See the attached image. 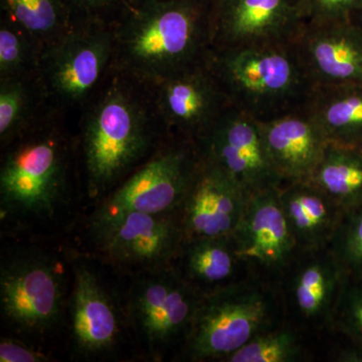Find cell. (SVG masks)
Returning a JSON list of instances; mask_svg holds the SVG:
<instances>
[{
	"instance_id": "1",
	"label": "cell",
	"mask_w": 362,
	"mask_h": 362,
	"mask_svg": "<svg viewBox=\"0 0 362 362\" xmlns=\"http://www.w3.org/2000/svg\"><path fill=\"white\" fill-rule=\"evenodd\" d=\"M112 71L113 77L90 100L77 148L85 194L97 202L169 137L149 88Z\"/></svg>"
},
{
	"instance_id": "2",
	"label": "cell",
	"mask_w": 362,
	"mask_h": 362,
	"mask_svg": "<svg viewBox=\"0 0 362 362\" xmlns=\"http://www.w3.org/2000/svg\"><path fill=\"white\" fill-rule=\"evenodd\" d=\"M0 164L2 232L18 235L59 225L75 201L77 145L52 118L4 147Z\"/></svg>"
},
{
	"instance_id": "3",
	"label": "cell",
	"mask_w": 362,
	"mask_h": 362,
	"mask_svg": "<svg viewBox=\"0 0 362 362\" xmlns=\"http://www.w3.org/2000/svg\"><path fill=\"white\" fill-rule=\"evenodd\" d=\"M214 0H132L114 21L112 69L149 87L209 61Z\"/></svg>"
},
{
	"instance_id": "4",
	"label": "cell",
	"mask_w": 362,
	"mask_h": 362,
	"mask_svg": "<svg viewBox=\"0 0 362 362\" xmlns=\"http://www.w3.org/2000/svg\"><path fill=\"white\" fill-rule=\"evenodd\" d=\"M209 66L228 104L259 122L303 108L316 90L294 40L214 49Z\"/></svg>"
},
{
	"instance_id": "5",
	"label": "cell",
	"mask_w": 362,
	"mask_h": 362,
	"mask_svg": "<svg viewBox=\"0 0 362 362\" xmlns=\"http://www.w3.org/2000/svg\"><path fill=\"white\" fill-rule=\"evenodd\" d=\"M64 270L56 256L35 247L1 259V318L20 337L42 339L65 324L70 293Z\"/></svg>"
},
{
	"instance_id": "6",
	"label": "cell",
	"mask_w": 362,
	"mask_h": 362,
	"mask_svg": "<svg viewBox=\"0 0 362 362\" xmlns=\"http://www.w3.org/2000/svg\"><path fill=\"white\" fill-rule=\"evenodd\" d=\"M115 44L113 23L76 21L42 49L37 81L45 100L59 106L90 101L112 70Z\"/></svg>"
},
{
	"instance_id": "7",
	"label": "cell",
	"mask_w": 362,
	"mask_h": 362,
	"mask_svg": "<svg viewBox=\"0 0 362 362\" xmlns=\"http://www.w3.org/2000/svg\"><path fill=\"white\" fill-rule=\"evenodd\" d=\"M275 305L271 293L255 282H233L202 293L185 354L195 361L230 356L262 331L272 327Z\"/></svg>"
},
{
	"instance_id": "8",
	"label": "cell",
	"mask_w": 362,
	"mask_h": 362,
	"mask_svg": "<svg viewBox=\"0 0 362 362\" xmlns=\"http://www.w3.org/2000/svg\"><path fill=\"white\" fill-rule=\"evenodd\" d=\"M90 247L102 261L133 275L175 265L185 240L177 214L93 211Z\"/></svg>"
},
{
	"instance_id": "9",
	"label": "cell",
	"mask_w": 362,
	"mask_h": 362,
	"mask_svg": "<svg viewBox=\"0 0 362 362\" xmlns=\"http://www.w3.org/2000/svg\"><path fill=\"white\" fill-rule=\"evenodd\" d=\"M125 315L148 352L158 356L185 341L202 293L175 265L134 276Z\"/></svg>"
},
{
	"instance_id": "10",
	"label": "cell",
	"mask_w": 362,
	"mask_h": 362,
	"mask_svg": "<svg viewBox=\"0 0 362 362\" xmlns=\"http://www.w3.org/2000/svg\"><path fill=\"white\" fill-rule=\"evenodd\" d=\"M199 158L197 142L169 136L146 161L97 202L95 211L177 214Z\"/></svg>"
},
{
	"instance_id": "11",
	"label": "cell",
	"mask_w": 362,
	"mask_h": 362,
	"mask_svg": "<svg viewBox=\"0 0 362 362\" xmlns=\"http://www.w3.org/2000/svg\"><path fill=\"white\" fill-rule=\"evenodd\" d=\"M197 145L202 156L247 197L283 185L269 156L261 123L230 105Z\"/></svg>"
},
{
	"instance_id": "12",
	"label": "cell",
	"mask_w": 362,
	"mask_h": 362,
	"mask_svg": "<svg viewBox=\"0 0 362 362\" xmlns=\"http://www.w3.org/2000/svg\"><path fill=\"white\" fill-rule=\"evenodd\" d=\"M148 88L168 135L197 143L230 106L209 61Z\"/></svg>"
},
{
	"instance_id": "13",
	"label": "cell",
	"mask_w": 362,
	"mask_h": 362,
	"mask_svg": "<svg viewBox=\"0 0 362 362\" xmlns=\"http://www.w3.org/2000/svg\"><path fill=\"white\" fill-rule=\"evenodd\" d=\"M247 199L225 173L201 153L177 213L185 243L232 235Z\"/></svg>"
},
{
	"instance_id": "14",
	"label": "cell",
	"mask_w": 362,
	"mask_h": 362,
	"mask_svg": "<svg viewBox=\"0 0 362 362\" xmlns=\"http://www.w3.org/2000/svg\"><path fill=\"white\" fill-rule=\"evenodd\" d=\"M303 23L299 0H214L213 51L289 42Z\"/></svg>"
},
{
	"instance_id": "15",
	"label": "cell",
	"mask_w": 362,
	"mask_h": 362,
	"mask_svg": "<svg viewBox=\"0 0 362 362\" xmlns=\"http://www.w3.org/2000/svg\"><path fill=\"white\" fill-rule=\"evenodd\" d=\"M278 190L272 188L250 195L239 225L230 235L240 263L266 273L285 270L300 251Z\"/></svg>"
},
{
	"instance_id": "16",
	"label": "cell",
	"mask_w": 362,
	"mask_h": 362,
	"mask_svg": "<svg viewBox=\"0 0 362 362\" xmlns=\"http://www.w3.org/2000/svg\"><path fill=\"white\" fill-rule=\"evenodd\" d=\"M294 42L316 89L362 85V28L351 20L304 23Z\"/></svg>"
},
{
	"instance_id": "17",
	"label": "cell",
	"mask_w": 362,
	"mask_h": 362,
	"mask_svg": "<svg viewBox=\"0 0 362 362\" xmlns=\"http://www.w3.org/2000/svg\"><path fill=\"white\" fill-rule=\"evenodd\" d=\"M68 325L74 349L84 356H99L116 349L124 318L108 288L84 263L73 268Z\"/></svg>"
},
{
	"instance_id": "18",
	"label": "cell",
	"mask_w": 362,
	"mask_h": 362,
	"mask_svg": "<svg viewBox=\"0 0 362 362\" xmlns=\"http://www.w3.org/2000/svg\"><path fill=\"white\" fill-rule=\"evenodd\" d=\"M259 123L269 156L283 185L309 180L329 142L308 105Z\"/></svg>"
},
{
	"instance_id": "19",
	"label": "cell",
	"mask_w": 362,
	"mask_h": 362,
	"mask_svg": "<svg viewBox=\"0 0 362 362\" xmlns=\"http://www.w3.org/2000/svg\"><path fill=\"white\" fill-rule=\"evenodd\" d=\"M278 194L300 251L327 249L343 214L335 202L309 180L284 183Z\"/></svg>"
},
{
	"instance_id": "20",
	"label": "cell",
	"mask_w": 362,
	"mask_h": 362,
	"mask_svg": "<svg viewBox=\"0 0 362 362\" xmlns=\"http://www.w3.org/2000/svg\"><path fill=\"white\" fill-rule=\"evenodd\" d=\"M308 252L293 278L292 302L305 320L329 323L344 275L327 250Z\"/></svg>"
},
{
	"instance_id": "21",
	"label": "cell",
	"mask_w": 362,
	"mask_h": 362,
	"mask_svg": "<svg viewBox=\"0 0 362 362\" xmlns=\"http://www.w3.org/2000/svg\"><path fill=\"white\" fill-rule=\"evenodd\" d=\"M331 144H362V85L317 88L308 104Z\"/></svg>"
},
{
	"instance_id": "22",
	"label": "cell",
	"mask_w": 362,
	"mask_h": 362,
	"mask_svg": "<svg viewBox=\"0 0 362 362\" xmlns=\"http://www.w3.org/2000/svg\"><path fill=\"white\" fill-rule=\"evenodd\" d=\"M239 264L230 237L185 243L175 266L202 293L235 282Z\"/></svg>"
},
{
	"instance_id": "23",
	"label": "cell",
	"mask_w": 362,
	"mask_h": 362,
	"mask_svg": "<svg viewBox=\"0 0 362 362\" xmlns=\"http://www.w3.org/2000/svg\"><path fill=\"white\" fill-rule=\"evenodd\" d=\"M329 197L342 213L362 204V151L331 144L309 180Z\"/></svg>"
},
{
	"instance_id": "24",
	"label": "cell",
	"mask_w": 362,
	"mask_h": 362,
	"mask_svg": "<svg viewBox=\"0 0 362 362\" xmlns=\"http://www.w3.org/2000/svg\"><path fill=\"white\" fill-rule=\"evenodd\" d=\"M1 16L20 26L42 49L78 21L69 0H1Z\"/></svg>"
},
{
	"instance_id": "25",
	"label": "cell",
	"mask_w": 362,
	"mask_h": 362,
	"mask_svg": "<svg viewBox=\"0 0 362 362\" xmlns=\"http://www.w3.org/2000/svg\"><path fill=\"white\" fill-rule=\"evenodd\" d=\"M45 101L35 77L0 78V141L2 148L32 127Z\"/></svg>"
},
{
	"instance_id": "26",
	"label": "cell",
	"mask_w": 362,
	"mask_h": 362,
	"mask_svg": "<svg viewBox=\"0 0 362 362\" xmlns=\"http://www.w3.org/2000/svg\"><path fill=\"white\" fill-rule=\"evenodd\" d=\"M42 47L28 33L1 16L0 78H37Z\"/></svg>"
},
{
	"instance_id": "27",
	"label": "cell",
	"mask_w": 362,
	"mask_h": 362,
	"mask_svg": "<svg viewBox=\"0 0 362 362\" xmlns=\"http://www.w3.org/2000/svg\"><path fill=\"white\" fill-rule=\"evenodd\" d=\"M301 356L302 345L294 331L271 327L252 337L223 361L293 362Z\"/></svg>"
},
{
	"instance_id": "28",
	"label": "cell",
	"mask_w": 362,
	"mask_h": 362,
	"mask_svg": "<svg viewBox=\"0 0 362 362\" xmlns=\"http://www.w3.org/2000/svg\"><path fill=\"white\" fill-rule=\"evenodd\" d=\"M326 250L345 277L362 282V204L342 214Z\"/></svg>"
},
{
	"instance_id": "29",
	"label": "cell",
	"mask_w": 362,
	"mask_h": 362,
	"mask_svg": "<svg viewBox=\"0 0 362 362\" xmlns=\"http://www.w3.org/2000/svg\"><path fill=\"white\" fill-rule=\"evenodd\" d=\"M331 325L362 351V282L345 277L332 314Z\"/></svg>"
},
{
	"instance_id": "30",
	"label": "cell",
	"mask_w": 362,
	"mask_h": 362,
	"mask_svg": "<svg viewBox=\"0 0 362 362\" xmlns=\"http://www.w3.org/2000/svg\"><path fill=\"white\" fill-rule=\"evenodd\" d=\"M304 23L350 20L362 0H299Z\"/></svg>"
},
{
	"instance_id": "31",
	"label": "cell",
	"mask_w": 362,
	"mask_h": 362,
	"mask_svg": "<svg viewBox=\"0 0 362 362\" xmlns=\"http://www.w3.org/2000/svg\"><path fill=\"white\" fill-rule=\"evenodd\" d=\"M132 0H69L77 20L113 23Z\"/></svg>"
},
{
	"instance_id": "32",
	"label": "cell",
	"mask_w": 362,
	"mask_h": 362,
	"mask_svg": "<svg viewBox=\"0 0 362 362\" xmlns=\"http://www.w3.org/2000/svg\"><path fill=\"white\" fill-rule=\"evenodd\" d=\"M52 361L42 350L16 338L4 337L0 340L1 362H44Z\"/></svg>"
},
{
	"instance_id": "33",
	"label": "cell",
	"mask_w": 362,
	"mask_h": 362,
	"mask_svg": "<svg viewBox=\"0 0 362 362\" xmlns=\"http://www.w3.org/2000/svg\"><path fill=\"white\" fill-rule=\"evenodd\" d=\"M354 23H356L357 25L361 26L362 28V6L352 14L351 18H350Z\"/></svg>"
},
{
	"instance_id": "34",
	"label": "cell",
	"mask_w": 362,
	"mask_h": 362,
	"mask_svg": "<svg viewBox=\"0 0 362 362\" xmlns=\"http://www.w3.org/2000/svg\"><path fill=\"white\" fill-rule=\"evenodd\" d=\"M358 148L361 149L362 151V144L361 145V146H358Z\"/></svg>"
}]
</instances>
